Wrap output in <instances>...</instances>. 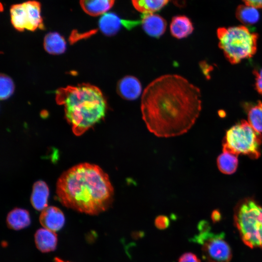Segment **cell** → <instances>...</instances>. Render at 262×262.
Wrapping results in <instances>:
<instances>
[{"label":"cell","instance_id":"obj_1","mask_svg":"<svg viewBox=\"0 0 262 262\" xmlns=\"http://www.w3.org/2000/svg\"><path fill=\"white\" fill-rule=\"evenodd\" d=\"M201 110L199 89L179 75L156 78L146 87L141 97L142 118L149 131L158 137L186 133Z\"/></svg>","mask_w":262,"mask_h":262},{"label":"cell","instance_id":"obj_2","mask_svg":"<svg viewBox=\"0 0 262 262\" xmlns=\"http://www.w3.org/2000/svg\"><path fill=\"white\" fill-rule=\"evenodd\" d=\"M56 194L64 206L96 215L109 208L114 192L108 175L99 166L84 163L61 175L57 182Z\"/></svg>","mask_w":262,"mask_h":262},{"label":"cell","instance_id":"obj_3","mask_svg":"<svg viewBox=\"0 0 262 262\" xmlns=\"http://www.w3.org/2000/svg\"><path fill=\"white\" fill-rule=\"evenodd\" d=\"M56 100L64 106L66 119L77 136L100 121L106 114L107 103L102 92L90 84L60 88L56 92Z\"/></svg>","mask_w":262,"mask_h":262},{"label":"cell","instance_id":"obj_4","mask_svg":"<svg viewBox=\"0 0 262 262\" xmlns=\"http://www.w3.org/2000/svg\"><path fill=\"white\" fill-rule=\"evenodd\" d=\"M217 36L219 48L231 64L251 58L257 51L258 34L245 26L219 28Z\"/></svg>","mask_w":262,"mask_h":262},{"label":"cell","instance_id":"obj_5","mask_svg":"<svg viewBox=\"0 0 262 262\" xmlns=\"http://www.w3.org/2000/svg\"><path fill=\"white\" fill-rule=\"evenodd\" d=\"M262 135L248 122L243 120L230 128L226 133L223 151L238 156L248 155L253 159L260 156Z\"/></svg>","mask_w":262,"mask_h":262},{"label":"cell","instance_id":"obj_6","mask_svg":"<svg viewBox=\"0 0 262 262\" xmlns=\"http://www.w3.org/2000/svg\"><path fill=\"white\" fill-rule=\"evenodd\" d=\"M234 219L244 243L251 248L262 247V207L246 201L239 208Z\"/></svg>","mask_w":262,"mask_h":262},{"label":"cell","instance_id":"obj_7","mask_svg":"<svg viewBox=\"0 0 262 262\" xmlns=\"http://www.w3.org/2000/svg\"><path fill=\"white\" fill-rule=\"evenodd\" d=\"M199 232L194 238L201 245L202 257L206 262H229L231 259L230 248L222 232L211 231L208 224L201 221L198 224Z\"/></svg>","mask_w":262,"mask_h":262},{"label":"cell","instance_id":"obj_8","mask_svg":"<svg viewBox=\"0 0 262 262\" xmlns=\"http://www.w3.org/2000/svg\"><path fill=\"white\" fill-rule=\"evenodd\" d=\"M10 15L12 24L18 31H33L43 28L41 6L38 1L28 0L13 5Z\"/></svg>","mask_w":262,"mask_h":262},{"label":"cell","instance_id":"obj_9","mask_svg":"<svg viewBox=\"0 0 262 262\" xmlns=\"http://www.w3.org/2000/svg\"><path fill=\"white\" fill-rule=\"evenodd\" d=\"M116 91L122 98L133 100L141 95L142 85L136 77L127 75L122 78L117 82Z\"/></svg>","mask_w":262,"mask_h":262},{"label":"cell","instance_id":"obj_10","mask_svg":"<svg viewBox=\"0 0 262 262\" xmlns=\"http://www.w3.org/2000/svg\"><path fill=\"white\" fill-rule=\"evenodd\" d=\"M39 221L44 228L55 232L63 227L65 218L60 209L54 206H49L42 211Z\"/></svg>","mask_w":262,"mask_h":262},{"label":"cell","instance_id":"obj_11","mask_svg":"<svg viewBox=\"0 0 262 262\" xmlns=\"http://www.w3.org/2000/svg\"><path fill=\"white\" fill-rule=\"evenodd\" d=\"M143 29L149 36L159 38L166 28L165 20L157 14H145L141 20Z\"/></svg>","mask_w":262,"mask_h":262},{"label":"cell","instance_id":"obj_12","mask_svg":"<svg viewBox=\"0 0 262 262\" xmlns=\"http://www.w3.org/2000/svg\"><path fill=\"white\" fill-rule=\"evenodd\" d=\"M34 241L38 250L44 253L49 252L56 249L57 237L54 231L45 228L40 229L35 233Z\"/></svg>","mask_w":262,"mask_h":262},{"label":"cell","instance_id":"obj_13","mask_svg":"<svg viewBox=\"0 0 262 262\" xmlns=\"http://www.w3.org/2000/svg\"><path fill=\"white\" fill-rule=\"evenodd\" d=\"M49 190L47 184L42 180L36 181L33 187L31 202L37 211H43L48 207Z\"/></svg>","mask_w":262,"mask_h":262},{"label":"cell","instance_id":"obj_14","mask_svg":"<svg viewBox=\"0 0 262 262\" xmlns=\"http://www.w3.org/2000/svg\"><path fill=\"white\" fill-rule=\"evenodd\" d=\"M123 20L114 13H105L99 19L98 27L104 35L112 36L116 34L123 26Z\"/></svg>","mask_w":262,"mask_h":262},{"label":"cell","instance_id":"obj_15","mask_svg":"<svg viewBox=\"0 0 262 262\" xmlns=\"http://www.w3.org/2000/svg\"><path fill=\"white\" fill-rule=\"evenodd\" d=\"M193 30V24L187 16H177L172 18L170 31L173 37L177 39L185 38L191 34Z\"/></svg>","mask_w":262,"mask_h":262},{"label":"cell","instance_id":"obj_16","mask_svg":"<svg viewBox=\"0 0 262 262\" xmlns=\"http://www.w3.org/2000/svg\"><path fill=\"white\" fill-rule=\"evenodd\" d=\"M115 1V0H80V4L86 14L96 16L106 13Z\"/></svg>","mask_w":262,"mask_h":262},{"label":"cell","instance_id":"obj_17","mask_svg":"<svg viewBox=\"0 0 262 262\" xmlns=\"http://www.w3.org/2000/svg\"><path fill=\"white\" fill-rule=\"evenodd\" d=\"M30 223L29 212L21 208L14 209L8 213L6 218L8 227L14 230H19L26 228Z\"/></svg>","mask_w":262,"mask_h":262},{"label":"cell","instance_id":"obj_18","mask_svg":"<svg viewBox=\"0 0 262 262\" xmlns=\"http://www.w3.org/2000/svg\"><path fill=\"white\" fill-rule=\"evenodd\" d=\"M45 50L51 54H60L66 49V42L64 37L56 32L49 33L44 39Z\"/></svg>","mask_w":262,"mask_h":262},{"label":"cell","instance_id":"obj_19","mask_svg":"<svg viewBox=\"0 0 262 262\" xmlns=\"http://www.w3.org/2000/svg\"><path fill=\"white\" fill-rule=\"evenodd\" d=\"M236 17L246 25H252L260 19V14L257 9L246 5H239L236 10Z\"/></svg>","mask_w":262,"mask_h":262},{"label":"cell","instance_id":"obj_20","mask_svg":"<svg viewBox=\"0 0 262 262\" xmlns=\"http://www.w3.org/2000/svg\"><path fill=\"white\" fill-rule=\"evenodd\" d=\"M217 166L220 171L226 174L233 173L238 165L237 155L223 151L217 158Z\"/></svg>","mask_w":262,"mask_h":262},{"label":"cell","instance_id":"obj_21","mask_svg":"<svg viewBox=\"0 0 262 262\" xmlns=\"http://www.w3.org/2000/svg\"><path fill=\"white\" fill-rule=\"evenodd\" d=\"M248 122L257 131L262 132V101L245 106Z\"/></svg>","mask_w":262,"mask_h":262},{"label":"cell","instance_id":"obj_22","mask_svg":"<svg viewBox=\"0 0 262 262\" xmlns=\"http://www.w3.org/2000/svg\"><path fill=\"white\" fill-rule=\"evenodd\" d=\"M134 8L139 12L151 14L161 10L169 0H131Z\"/></svg>","mask_w":262,"mask_h":262},{"label":"cell","instance_id":"obj_23","mask_svg":"<svg viewBox=\"0 0 262 262\" xmlns=\"http://www.w3.org/2000/svg\"><path fill=\"white\" fill-rule=\"evenodd\" d=\"M0 98L1 100L9 98L14 91V84L8 76L1 74L0 79Z\"/></svg>","mask_w":262,"mask_h":262},{"label":"cell","instance_id":"obj_24","mask_svg":"<svg viewBox=\"0 0 262 262\" xmlns=\"http://www.w3.org/2000/svg\"><path fill=\"white\" fill-rule=\"evenodd\" d=\"M155 227L159 229L163 230L167 228L170 224L168 217L164 215L157 216L154 221Z\"/></svg>","mask_w":262,"mask_h":262},{"label":"cell","instance_id":"obj_25","mask_svg":"<svg viewBox=\"0 0 262 262\" xmlns=\"http://www.w3.org/2000/svg\"><path fill=\"white\" fill-rule=\"evenodd\" d=\"M253 73L255 77V88L257 91L262 95V68L255 70Z\"/></svg>","mask_w":262,"mask_h":262},{"label":"cell","instance_id":"obj_26","mask_svg":"<svg viewBox=\"0 0 262 262\" xmlns=\"http://www.w3.org/2000/svg\"><path fill=\"white\" fill-rule=\"evenodd\" d=\"M178 262H200V261L194 253L186 252L180 256Z\"/></svg>","mask_w":262,"mask_h":262},{"label":"cell","instance_id":"obj_27","mask_svg":"<svg viewBox=\"0 0 262 262\" xmlns=\"http://www.w3.org/2000/svg\"><path fill=\"white\" fill-rule=\"evenodd\" d=\"M245 4L257 9L262 8V0H242Z\"/></svg>","mask_w":262,"mask_h":262},{"label":"cell","instance_id":"obj_28","mask_svg":"<svg viewBox=\"0 0 262 262\" xmlns=\"http://www.w3.org/2000/svg\"><path fill=\"white\" fill-rule=\"evenodd\" d=\"M54 262H69L67 261H65L58 257H55L54 258Z\"/></svg>","mask_w":262,"mask_h":262}]
</instances>
